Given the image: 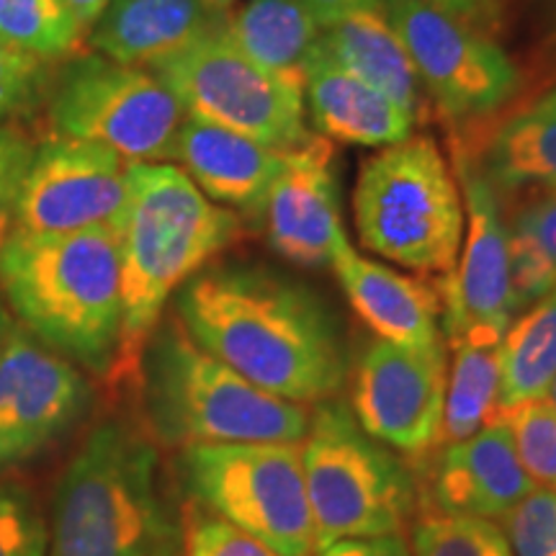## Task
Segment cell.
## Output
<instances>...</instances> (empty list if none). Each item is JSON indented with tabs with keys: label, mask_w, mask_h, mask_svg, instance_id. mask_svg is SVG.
Returning a JSON list of instances; mask_svg holds the SVG:
<instances>
[{
	"label": "cell",
	"mask_w": 556,
	"mask_h": 556,
	"mask_svg": "<svg viewBox=\"0 0 556 556\" xmlns=\"http://www.w3.org/2000/svg\"><path fill=\"white\" fill-rule=\"evenodd\" d=\"M135 392L150 438L165 448L199 443H302L309 407L263 392L206 353L178 317L157 325Z\"/></svg>",
	"instance_id": "4"
},
{
	"label": "cell",
	"mask_w": 556,
	"mask_h": 556,
	"mask_svg": "<svg viewBox=\"0 0 556 556\" xmlns=\"http://www.w3.org/2000/svg\"><path fill=\"white\" fill-rule=\"evenodd\" d=\"M248 222L214 204L173 163L129 165L116 235L122 255V330L106 384L131 392L165 304L186 281L245 235Z\"/></svg>",
	"instance_id": "2"
},
{
	"label": "cell",
	"mask_w": 556,
	"mask_h": 556,
	"mask_svg": "<svg viewBox=\"0 0 556 556\" xmlns=\"http://www.w3.org/2000/svg\"><path fill=\"white\" fill-rule=\"evenodd\" d=\"M186 495L276 556H315L317 536L299 443H199L180 448Z\"/></svg>",
	"instance_id": "8"
},
{
	"label": "cell",
	"mask_w": 556,
	"mask_h": 556,
	"mask_svg": "<svg viewBox=\"0 0 556 556\" xmlns=\"http://www.w3.org/2000/svg\"><path fill=\"white\" fill-rule=\"evenodd\" d=\"M332 168V142L312 135L307 142L289 150L287 165L268 191L261 225L266 227L268 245L294 266H330L338 242L345 238Z\"/></svg>",
	"instance_id": "16"
},
{
	"label": "cell",
	"mask_w": 556,
	"mask_h": 556,
	"mask_svg": "<svg viewBox=\"0 0 556 556\" xmlns=\"http://www.w3.org/2000/svg\"><path fill=\"white\" fill-rule=\"evenodd\" d=\"M381 11L448 122L490 119L518 96L520 70L486 34L422 0H381Z\"/></svg>",
	"instance_id": "11"
},
{
	"label": "cell",
	"mask_w": 556,
	"mask_h": 556,
	"mask_svg": "<svg viewBox=\"0 0 556 556\" xmlns=\"http://www.w3.org/2000/svg\"><path fill=\"white\" fill-rule=\"evenodd\" d=\"M201 3H206L208 9H214V11H229L235 3H238V0H201Z\"/></svg>",
	"instance_id": "42"
},
{
	"label": "cell",
	"mask_w": 556,
	"mask_h": 556,
	"mask_svg": "<svg viewBox=\"0 0 556 556\" xmlns=\"http://www.w3.org/2000/svg\"><path fill=\"white\" fill-rule=\"evenodd\" d=\"M526 193V201L507 225V235L513 245L531 250L556 270V189Z\"/></svg>",
	"instance_id": "35"
},
{
	"label": "cell",
	"mask_w": 556,
	"mask_h": 556,
	"mask_svg": "<svg viewBox=\"0 0 556 556\" xmlns=\"http://www.w3.org/2000/svg\"><path fill=\"white\" fill-rule=\"evenodd\" d=\"M513 556H556V492L533 486L503 518Z\"/></svg>",
	"instance_id": "32"
},
{
	"label": "cell",
	"mask_w": 556,
	"mask_h": 556,
	"mask_svg": "<svg viewBox=\"0 0 556 556\" xmlns=\"http://www.w3.org/2000/svg\"><path fill=\"white\" fill-rule=\"evenodd\" d=\"M317 552L345 539L402 536L415 518L417 482L392 448L371 438L343 402L309 409L299 443Z\"/></svg>",
	"instance_id": "7"
},
{
	"label": "cell",
	"mask_w": 556,
	"mask_h": 556,
	"mask_svg": "<svg viewBox=\"0 0 556 556\" xmlns=\"http://www.w3.org/2000/svg\"><path fill=\"white\" fill-rule=\"evenodd\" d=\"M319 29L296 0H248L225 11L219 31L253 65L304 93Z\"/></svg>",
	"instance_id": "24"
},
{
	"label": "cell",
	"mask_w": 556,
	"mask_h": 556,
	"mask_svg": "<svg viewBox=\"0 0 556 556\" xmlns=\"http://www.w3.org/2000/svg\"><path fill=\"white\" fill-rule=\"evenodd\" d=\"M500 417L510 428L518 458L536 486L556 492V407L548 400L526 402Z\"/></svg>",
	"instance_id": "30"
},
{
	"label": "cell",
	"mask_w": 556,
	"mask_h": 556,
	"mask_svg": "<svg viewBox=\"0 0 556 556\" xmlns=\"http://www.w3.org/2000/svg\"><path fill=\"white\" fill-rule=\"evenodd\" d=\"M186 556H276L258 539L248 536L197 503H186L180 513Z\"/></svg>",
	"instance_id": "33"
},
{
	"label": "cell",
	"mask_w": 556,
	"mask_h": 556,
	"mask_svg": "<svg viewBox=\"0 0 556 556\" xmlns=\"http://www.w3.org/2000/svg\"><path fill=\"white\" fill-rule=\"evenodd\" d=\"M353 212L366 250L417 274H454L467 214L456 170L430 137H407L368 157Z\"/></svg>",
	"instance_id": "6"
},
{
	"label": "cell",
	"mask_w": 556,
	"mask_h": 556,
	"mask_svg": "<svg viewBox=\"0 0 556 556\" xmlns=\"http://www.w3.org/2000/svg\"><path fill=\"white\" fill-rule=\"evenodd\" d=\"M556 377V289L507 325L500 343V413L546 400Z\"/></svg>",
	"instance_id": "26"
},
{
	"label": "cell",
	"mask_w": 556,
	"mask_h": 556,
	"mask_svg": "<svg viewBox=\"0 0 556 556\" xmlns=\"http://www.w3.org/2000/svg\"><path fill=\"white\" fill-rule=\"evenodd\" d=\"M13 323H16V319H13L9 304H5L3 294H0V353H3V345H5V340H9Z\"/></svg>",
	"instance_id": "41"
},
{
	"label": "cell",
	"mask_w": 556,
	"mask_h": 556,
	"mask_svg": "<svg viewBox=\"0 0 556 556\" xmlns=\"http://www.w3.org/2000/svg\"><path fill=\"white\" fill-rule=\"evenodd\" d=\"M186 332L263 392L312 407L336 397L351 356L323 296L307 283L248 263L199 270L176 294Z\"/></svg>",
	"instance_id": "1"
},
{
	"label": "cell",
	"mask_w": 556,
	"mask_h": 556,
	"mask_svg": "<svg viewBox=\"0 0 556 556\" xmlns=\"http://www.w3.org/2000/svg\"><path fill=\"white\" fill-rule=\"evenodd\" d=\"M0 39L62 62L80 52L86 34L62 0H0Z\"/></svg>",
	"instance_id": "27"
},
{
	"label": "cell",
	"mask_w": 556,
	"mask_h": 556,
	"mask_svg": "<svg viewBox=\"0 0 556 556\" xmlns=\"http://www.w3.org/2000/svg\"><path fill=\"white\" fill-rule=\"evenodd\" d=\"M413 556H513L495 520L430 510L409 526Z\"/></svg>",
	"instance_id": "28"
},
{
	"label": "cell",
	"mask_w": 556,
	"mask_h": 556,
	"mask_svg": "<svg viewBox=\"0 0 556 556\" xmlns=\"http://www.w3.org/2000/svg\"><path fill=\"white\" fill-rule=\"evenodd\" d=\"M127 193V160L101 144L47 135L37 142L21 186L13 232L65 235L116 227Z\"/></svg>",
	"instance_id": "12"
},
{
	"label": "cell",
	"mask_w": 556,
	"mask_h": 556,
	"mask_svg": "<svg viewBox=\"0 0 556 556\" xmlns=\"http://www.w3.org/2000/svg\"><path fill=\"white\" fill-rule=\"evenodd\" d=\"M50 531L37 500L21 482L0 477V556H47Z\"/></svg>",
	"instance_id": "31"
},
{
	"label": "cell",
	"mask_w": 556,
	"mask_h": 556,
	"mask_svg": "<svg viewBox=\"0 0 556 556\" xmlns=\"http://www.w3.org/2000/svg\"><path fill=\"white\" fill-rule=\"evenodd\" d=\"M330 268L361 323L379 340L415 351L446 345L441 289L435 283L364 258L348 235L338 242Z\"/></svg>",
	"instance_id": "18"
},
{
	"label": "cell",
	"mask_w": 556,
	"mask_h": 556,
	"mask_svg": "<svg viewBox=\"0 0 556 556\" xmlns=\"http://www.w3.org/2000/svg\"><path fill=\"white\" fill-rule=\"evenodd\" d=\"M315 556H413L405 536L345 539L319 548Z\"/></svg>",
	"instance_id": "37"
},
{
	"label": "cell",
	"mask_w": 556,
	"mask_h": 556,
	"mask_svg": "<svg viewBox=\"0 0 556 556\" xmlns=\"http://www.w3.org/2000/svg\"><path fill=\"white\" fill-rule=\"evenodd\" d=\"M287 155L289 150L186 116L173 148V165L214 204L238 212L248 225H261L268 191L287 165Z\"/></svg>",
	"instance_id": "19"
},
{
	"label": "cell",
	"mask_w": 556,
	"mask_h": 556,
	"mask_svg": "<svg viewBox=\"0 0 556 556\" xmlns=\"http://www.w3.org/2000/svg\"><path fill=\"white\" fill-rule=\"evenodd\" d=\"M176 520L160 492L155 441L111 417L90 430L60 479L47 556H150Z\"/></svg>",
	"instance_id": "5"
},
{
	"label": "cell",
	"mask_w": 556,
	"mask_h": 556,
	"mask_svg": "<svg viewBox=\"0 0 556 556\" xmlns=\"http://www.w3.org/2000/svg\"><path fill=\"white\" fill-rule=\"evenodd\" d=\"M58 65L0 39V124H26L47 109Z\"/></svg>",
	"instance_id": "29"
},
{
	"label": "cell",
	"mask_w": 556,
	"mask_h": 556,
	"mask_svg": "<svg viewBox=\"0 0 556 556\" xmlns=\"http://www.w3.org/2000/svg\"><path fill=\"white\" fill-rule=\"evenodd\" d=\"M533 479L520 464L510 428L503 417L441 446L428 482V503L435 513L469 518H503L533 490Z\"/></svg>",
	"instance_id": "17"
},
{
	"label": "cell",
	"mask_w": 556,
	"mask_h": 556,
	"mask_svg": "<svg viewBox=\"0 0 556 556\" xmlns=\"http://www.w3.org/2000/svg\"><path fill=\"white\" fill-rule=\"evenodd\" d=\"M422 3L464 21V24L486 34V37H490L492 29H497V0H422Z\"/></svg>",
	"instance_id": "36"
},
{
	"label": "cell",
	"mask_w": 556,
	"mask_h": 556,
	"mask_svg": "<svg viewBox=\"0 0 556 556\" xmlns=\"http://www.w3.org/2000/svg\"><path fill=\"white\" fill-rule=\"evenodd\" d=\"M45 116L50 135L101 144L139 165L173 163L186 111L152 70L78 52L58 65Z\"/></svg>",
	"instance_id": "9"
},
{
	"label": "cell",
	"mask_w": 556,
	"mask_h": 556,
	"mask_svg": "<svg viewBox=\"0 0 556 556\" xmlns=\"http://www.w3.org/2000/svg\"><path fill=\"white\" fill-rule=\"evenodd\" d=\"M448 345L402 348L374 340L353 368L351 413L379 443L426 454L438 446L446 405Z\"/></svg>",
	"instance_id": "14"
},
{
	"label": "cell",
	"mask_w": 556,
	"mask_h": 556,
	"mask_svg": "<svg viewBox=\"0 0 556 556\" xmlns=\"http://www.w3.org/2000/svg\"><path fill=\"white\" fill-rule=\"evenodd\" d=\"M90 400L80 366L13 323L0 353V471L54 446L86 417Z\"/></svg>",
	"instance_id": "13"
},
{
	"label": "cell",
	"mask_w": 556,
	"mask_h": 556,
	"mask_svg": "<svg viewBox=\"0 0 556 556\" xmlns=\"http://www.w3.org/2000/svg\"><path fill=\"white\" fill-rule=\"evenodd\" d=\"M304 106L319 137L358 148H389L413 137L415 119L384 93L312 54L304 78Z\"/></svg>",
	"instance_id": "21"
},
{
	"label": "cell",
	"mask_w": 556,
	"mask_h": 556,
	"mask_svg": "<svg viewBox=\"0 0 556 556\" xmlns=\"http://www.w3.org/2000/svg\"><path fill=\"white\" fill-rule=\"evenodd\" d=\"M315 52L377 88L415 122L426 114V86L381 9L353 13L319 29Z\"/></svg>",
	"instance_id": "22"
},
{
	"label": "cell",
	"mask_w": 556,
	"mask_h": 556,
	"mask_svg": "<svg viewBox=\"0 0 556 556\" xmlns=\"http://www.w3.org/2000/svg\"><path fill=\"white\" fill-rule=\"evenodd\" d=\"M546 400L552 402V405L556 407V377H554V381H552V387H548V394H546Z\"/></svg>",
	"instance_id": "43"
},
{
	"label": "cell",
	"mask_w": 556,
	"mask_h": 556,
	"mask_svg": "<svg viewBox=\"0 0 556 556\" xmlns=\"http://www.w3.org/2000/svg\"><path fill=\"white\" fill-rule=\"evenodd\" d=\"M456 178L464 197V240L454 274L441 278L443 338L469 328L505 332L516 317L510 281V235L500 197L477 165L454 148Z\"/></svg>",
	"instance_id": "15"
},
{
	"label": "cell",
	"mask_w": 556,
	"mask_h": 556,
	"mask_svg": "<svg viewBox=\"0 0 556 556\" xmlns=\"http://www.w3.org/2000/svg\"><path fill=\"white\" fill-rule=\"evenodd\" d=\"M222 18L201 0H109L88 41L103 58L150 70L219 31Z\"/></svg>",
	"instance_id": "20"
},
{
	"label": "cell",
	"mask_w": 556,
	"mask_h": 556,
	"mask_svg": "<svg viewBox=\"0 0 556 556\" xmlns=\"http://www.w3.org/2000/svg\"><path fill=\"white\" fill-rule=\"evenodd\" d=\"M0 294L31 336L93 377L109 379L122 330L116 227L13 232L0 250Z\"/></svg>",
	"instance_id": "3"
},
{
	"label": "cell",
	"mask_w": 556,
	"mask_h": 556,
	"mask_svg": "<svg viewBox=\"0 0 556 556\" xmlns=\"http://www.w3.org/2000/svg\"><path fill=\"white\" fill-rule=\"evenodd\" d=\"M150 556H186L184 548V528H180V518L173 523L163 536L157 539V544L152 546Z\"/></svg>",
	"instance_id": "40"
},
{
	"label": "cell",
	"mask_w": 556,
	"mask_h": 556,
	"mask_svg": "<svg viewBox=\"0 0 556 556\" xmlns=\"http://www.w3.org/2000/svg\"><path fill=\"white\" fill-rule=\"evenodd\" d=\"M184 106L186 116L294 150L312 137L304 124V93L253 65L222 31L150 67Z\"/></svg>",
	"instance_id": "10"
},
{
	"label": "cell",
	"mask_w": 556,
	"mask_h": 556,
	"mask_svg": "<svg viewBox=\"0 0 556 556\" xmlns=\"http://www.w3.org/2000/svg\"><path fill=\"white\" fill-rule=\"evenodd\" d=\"M37 142L24 124H0V250L13 232L18 193Z\"/></svg>",
	"instance_id": "34"
},
{
	"label": "cell",
	"mask_w": 556,
	"mask_h": 556,
	"mask_svg": "<svg viewBox=\"0 0 556 556\" xmlns=\"http://www.w3.org/2000/svg\"><path fill=\"white\" fill-rule=\"evenodd\" d=\"M319 26H330L336 21L353 16L361 11H377L381 9V0H296Z\"/></svg>",
	"instance_id": "38"
},
{
	"label": "cell",
	"mask_w": 556,
	"mask_h": 556,
	"mask_svg": "<svg viewBox=\"0 0 556 556\" xmlns=\"http://www.w3.org/2000/svg\"><path fill=\"white\" fill-rule=\"evenodd\" d=\"M505 332L469 328L448 338L446 405L438 446L464 441L500 415V343Z\"/></svg>",
	"instance_id": "25"
},
{
	"label": "cell",
	"mask_w": 556,
	"mask_h": 556,
	"mask_svg": "<svg viewBox=\"0 0 556 556\" xmlns=\"http://www.w3.org/2000/svg\"><path fill=\"white\" fill-rule=\"evenodd\" d=\"M462 152L495 193L556 189V88L505 116L484 137L477 157Z\"/></svg>",
	"instance_id": "23"
},
{
	"label": "cell",
	"mask_w": 556,
	"mask_h": 556,
	"mask_svg": "<svg viewBox=\"0 0 556 556\" xmlns=\"http://www.w3.org/2000/svg\"><path fill=\"white\" fill-rule=\"evenodd\" d=\"M62 3H65L70 16L75 18L78 29L88 37L90 29L96 26V21L101 18L103 9L109 5V0H62Z\"/></svg>",
	"instance_id": "39"
}]
</instances>
